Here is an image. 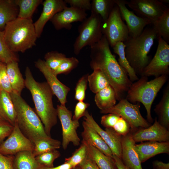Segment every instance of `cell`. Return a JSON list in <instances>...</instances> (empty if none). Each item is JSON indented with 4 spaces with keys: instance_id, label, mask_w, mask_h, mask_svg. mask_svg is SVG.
<instances>
[{
    "instance_id": "6da1fadb",
    "label": "cell",
    "mask_w": 169,
    "mask_h": 169,
    "mask_svg": "<svg viewBox=\"0 0 169 169\" xmlns=\"http://www.w3.org/2000/svg\"><path fill=\"white\" fill-rule=\"evenodd\" d=\"M105 37L103 35L97 43L91 46L90 66L93 70L98 69L104 74L114 89L116 100L124 99L132 82L125 70L119 64L113 54Z\"/></svg>"
},
{
    "instance_id": "7a4b0ae2",
    "label": "cell",
    "mask_w": 169,
    "mask_h": 169,
    "mask_svg": "<svg viewBox=\"0 0 169 169\" xmlns=\"http://www.w3.org/2000/svg\"><path fill=\"white\" fill-rule=\"evenodd\" d=\"M25 87L30 91L37 114L47 134L50 136L52 128L57 122V111L54 106L53 92L47 82H39L34 78L28 67L25 71Z\"/></svg>"
},
{
    "instance_id": "3957f363",
    "label": "cell",
    "mask_w": 169,
    "mask_h": 169,
    "mask_svg": "<svg viewBox=\"0 0 169 169\" xmlns=\"http://www.w3.org/2000/svg\"><path fill=\"white\" fill-rule=\"evenodd\" d=\"M157 37L155 28L150 25L147 26L138 36L135 38L130 37L124 42L126 58L137 75L141 76L151 60L148 54Z\"/></svg>"
},
{
    "instance_id": "277c9868",
    "label": "cell",
    "mask_w": 169,
    "mask_h": 169,
    "mask_svg": "<svg viewBox=\"0 0 169 169\" xmlns=\"http://www.w3.org/2000/svg\"><path fill=\"white\" fill-rule=\"evenodd\" d=\"M10 94L16 112L17 122L23 134L34 144L49 136L37 114L21 95L13 90Z\"/></svg>"
},
{
    "instance_id": "5b68a950",
    "label": "cell",
    "mask_w": 169,
    "mask_h": 169,
    "mask_svg": "<svg viewBox=\"0 0 169 169\" xmlns=\"http://www.w3.org/2000/svg\"><path fill=\"white\" fill-rule=\"evenodd\" d=\"M3 31L8 47L14 53L31 48L38 38L32 19L17 18L8 23Z\"/></svg>"
},
{
    "instance_id": "8992f818",
    "label": "cell",
    "mask_w": 169,
    "mask_h": 169,
    "mask_svg": "<svg viewBox=\"0 0 169 169\" xmlns=\"http://www.w3.org/2000/svg\"><path fill=\"white\" fill-rule=\"evenodd\" d=\"M168 75H163L149 81L148 77L142 76L132 83L128 90L126 98L131 103H141L147 112V121L153 122L151 109L152 105L158 93L167 80Z\"/></svg>"
},
{
    "instance_id": "52a82bcc",
    "label": "cell",
    "mask_w": 169,
    "mask_h": 169,
    "mask_svg": "<svg viewBox=\"0 0 169 169\" xmlns=\"http://www.w3.org/2000/svg\"><path fill=\"white\" fill-rule=\"evenodd\" d=\"M102 24L101 17L92 13L82 22L78 28L79 35L73 45L75 54H79L84 47L90 46L100 40L103 35Z\"/></svg>"
},
{
    "instance_id": "ba28073f",
    "label": "cell",
    "mask_w": 169,
    "mask_h": 169,
    "mask_svg": "<svg viewBox=\"0 0 169 169\" xmlns=\"http://www.w3.org/2000/svg\"><path fill=\"white\" fill-rule=\"evenodd\" d=\"M102 30L103 35L112 48L117 43H124L130 38L128 28L123 21L119 8L116 4L108 19L102 22Z\"/></svg>"
},
{
    "instance_id": "9c48e42d",
    "label": "cell",
    "mask_w": 169,
    "mask_h": 169,
    "mask_svg": "<svg viewBox=\"0 0 169 169\" xmlns=\"http://www.w3.org/2000/svg\"><path fill=\"white\" fill-rule=\"evenodd\" d=\"M140 103L133 104L125 98L123 99L119 103L108 109L100 110L102 114L113 113L125 119L129 124L132 130L139 128H146L150 123L142 116L140 111Z\"/></svg>"
},
{
    "instance_id": "30bf717a",
    "label": "cell",
    "mask_w": 169,
    "mask_h": 169,
    "mask_svg": "<svg viewBox=\"0 0 169 169\" xmlns=\"http://www.w3.org/2000/svg\"><path fill=\"white\" fill-rule=\"evenodd\" d=\"M155 54L145 68L141 76L155 77L169 74V45L160 36Z\"/></svg>"
},
{
    "instance_id": "8fae6325",
    "label": "cell",
    "mask_w": 169,
    "mask_h": 169,
    "mask_svg": "<svg viewBox=\"0 0 169 169\" xmlns=\"http://www.w3.org/2000/svg\"><path fill=\"white\" fill-rule=\"evenodd\" d=\"M56 109L58 117L62 126V148L66 150L70 142L74 146H78L80 144V139L77 130L80 125L79 121L73 119L71 111L68 110L65 105H58Z\"/></svg>"
},
{
    "instance_id": "7c38bea8",
    "label": "cell",
    "mask_w": 169,
    "mask_h": 169,
    "mask_svg": "<svg viewBox=\"0 0 169 169\" xmlns=\"http://www.w3.org/2000/svg\"><path fill=\"white\" fill-rule=\"evenodd\" d=\"M126 6L136 15L149 20L154 25L168 7L158 0L125 1Z\"/></svg>"
},
{
    "instance_id": "4fadbf2b",
    "label": "cell",
    "mask_w": 169,
    "mask_h": 169,
    "mask_svg": "<svg viewBox=\"0 0 169 169\" xmlns=\"http://www.w3.org/2000/svg\"><path fill=\"white\" fill-rule=\"evenodd\" d=\"M34 144L21 132L17 122L7 139L0 145V153L6 155H14L23 151H33Z\"/></svg>"
},
{
    "instance_id": "5bb4252c",
    "label": "cell",
    "mask_w": 169,
    "mask_h": 169,
    "mask_svg": "<svg viewBox=\"0 0 169 169\" xmlns=\"http://www.w3.org/2000/svg\"><path fill=\"white\" fill-rule=\"evenodd\" d=\"M35 65L44 76L54 95L57 97L61 105H65L67 102V97L70 90V88L58 79L54 71L48 66L44 60L38 59L35 62Z\"/></svg>"
},
{
    "instance_id": "9a60e30c",
    "label": "cell",
    "mask_w": 169,
    "mask_h": 169,
    "mask_svg": "<svg viewBox=\"0 0 169 169\" xmlns=\"http://www.w3.org/2000/svg\"><path fill=\"white\" fill-rule=\"evenodd\" d=\"M84 116V120L94 128L109 146L112 155L121 159L122 136L116 132L112 128H105V130L102 129L87 110Z\"/></svg>"
},
{
    "instance_id": "2e32d148",
    "label": "cell",
    "mask_w": 169,
    "mask_h": 169,
    "mask_svg": "<svg viewBox=\"0 0 169 169\" xmlns=\"http://www.w3.org/2000/svg\"><path fill=\"white\" fill-rule=\"evenodd\" d=\"M118 7L122 19L126 22L130 37L135 38L140 35L147 26L152 25L148 19L140 17L127 7L125 0H114Z\"/></svg>"
},
{
    "instance_id": "e0dca14e",
    "label": "cell",
    "mask_w": 169,
    "mask_h": 169,
    "mask_svg": "<svg viewBox=\"0 0 169 169\" xmlns=\"http://www.w3.org/2000/svg\"><path fill=\"white\" fill-rule=\"evenodd\" d=\"M132 137L135 143L144 141L169 142V130L161 125L155 117L153 125L146 128H140Z\"/></svg>"
},
{
    "instance_id": "ac0fdd59",
    "label": "cell",
    "mask_w": 169,
    "mask_h": 169,
    "mask_svg": "<svg viewBox=\"0 0 169 169\" xmlns=\"http://www.w3.org/2000/svg\"><path fill=\"white\" fill-rule=\"evenodd\" d=\"M87 15L84 10L67 7L56 14L50 21L57 30L63 28L69 30L72 27V23L83 22L87 18Z\"/></svg>"
},
{
    "instance_id": "d6986e66",
    "label": "cell",
    "mask_w": 169,
    "mask_h": 169,
    "mask_svg": "<svg viewBox=\"0 0 169 169\" xmlns=\"http://www.w3.org/2000/svg\"><path fill=\"white\" fill-rule=\"evenodd\" d=\"M43 9L38 18L33 23L38 38L40 36L46 23L58 13L67 7L63 0H45L42 3Z\"/></svg>"
},
{
    "instance_id": "ffe728a7",
    "label": "cell",
    "mask_w": 169,
    "mask_h": 169,
    "mask_svg": "<svg viewBox=\"0 0 169 169\" xmlns=\"http://www.w3.org/2000/svg\"><path fill=\"white\" fill-rule=\"evenodd\" d=\"M134 149L141 163L162 153L169 154V142L147 141L136 144Z\"/></svg>"
},
{
    "instance_id": "44dd1931",
    "label": "cell",
    "mask_w": 169,
    "mask_h": 169,
    "mask_svg": "<svg viewBox=\"0 0 169 169\" xmlns=\"http://www.w3.org/2000/svg\"><path fill=\"white\" fill-rule=\"evenodd\" d=\"M121 160L123 164L130 169H142L141 163L134 149L136 144L131 133L122 136Z\"/></svg>"
},
{
    "instance_id": "7402d4cb",
    "label": "cell",
    "mask_w": 169,
    "mask_h": 169,
    "mask_svg": "<svg viewBox=\"0 0 169 169\" xmlns=\"http://www.w3.org/2000/svg\"><path fill=\"white\" fill-rule=\"evenodd\" d=\"M83 130L81 133L82 141L97 149L106 156L112 157V152L103 139L87 121H83Z\"/></svg>"
},
{
    "instance_id": "603a6c76",
    "label": "cell",
    "mask_w": 169,
    "mask_h": 169,
    "mask_svg": "<svg viewBox=\"0 0 169 169\" xmlns=\"http://www.w3.org/2000/svg\"><path fill=\"white\" fill-rule=\"evenodd\" d=\"M0 118L14 126L17 114L10 94L0 89Z\"/></svg>"
},
{
    "instance_id": "cb8c5ba5",
    "label": "cell",
    "mask_w": 169,
    "mask_h": 169,
    "mask_svg": "<svg viewBox=\"0 0 169 169\" xmlns=\"http://www.w3.org/2000/svg\"><path fill=\"white\" fill-rule=\"evenodd\" d=\"M18 8L15 0H0V30L6 24L18 18Z\"/></svg>"
},
{
    "instance_id": "d4e9b609",
    "label": "cell",
    "mask_w": 169,
    "mask_h": 169,
    "mask_svg": "<svg viewBox=\"0 0 169 169\" xmlns=\"http://www.w3.org/2000/svg\"><path fill=\"white\" fill-rule=\"evenodd\" d=\"M154 111L158 116L157 120L162 126L169 130V84L164 90L163 95Z\"/></svg>"
},
{
    "instance_id": "484cf974",
    "label": "cell",
    "mask_w": 169,
    "mask_h": 169,
    "mask_svg": "<svg viewBox=\"0 0 169 169\" xmlns=\"http://www.w3.org/2000/svg\"><path fill=\"white\" fill-rule=\"evenodd\" d=\"M6 71L12 90L19 95L25 88L24 79L18 67V62L12 61L6 64Z\"/></svg>"
},
{
    "instance_id": "4316f807",
    "label": "cell",
    "mask_w": 169,
    "mask_h": 169,
    "mask_svg": "<svg viewBox=\"0 0 169 169\" xmlns=\"http://www.w3.org/2000/svg\"><path fill=\"white\" fill-rule=\"evenodd\" d=\"M14 169H40L43 166L36 160L31 151H23L14 155Z\"/></svg>"
},
{
    "instance_id": "83f0119b",
    "label": "cell",
    "mask_w": 169,
    "mask_h": 169,
    "mask_svg": "<svg viewBox=\"0 0 169 169\" xmlns=\"http://www.w3.org/2000/svg\"><path fill=\"white\" fill-rule=\"evenodd\" d=\"M94 99L96 105L100 110L114 106L117 100L115 90L110 85L95 94Z\"/></svg>"
},
{
    "instance_id": "f1b7e54d",
    "label": "cell",
    "mask_w": 169,
    "mask_h": 169,
    "mask_svg": "<svg viewBox=\"0 0 169 169\" xmlns=\"http://www.w3.org/2000/svg\"><path fill=\"white\" fill-rule=\"evenodd\" d=\"M84 142L87 146L89 155L99 169H118L112 157L105 155L96 148Z\"/></svg>"
},
{
    "instance_id": "f546056e",
    "label": "cell",
    "mask_w": 169,
    "mask_h": 169,
    "mask_svg": "<svg viewBox=\"0 0 169 169\" xmlns=\"http://www.w3.org/2000/svg\"><path fill=\"white\" fill-rule=\"evenodd\" d=\"M125 45L123 42L117 43L113 47L114 52L119 57L118 62L119 64L126 71L131 81L135 82L139 79L133 69L130 66L127 59L125 53Z\"/></svg>"
},
{
    "instance_id": "4dcf8cb0",
    "label": "cell",
    "mask_w": 169,
    "mask_h": 169,
    "mask_svg": "<svg viewBox=\"0 0 169 169\" xmlns=\"http://www.w3.org/2000/svg\"><path fill=\"white\" fill-rule=\"evenodd\" d=\"M114 0H93L91 3V13L99 15L102 22L108 19L115 5Z\"/></svg>"
},
{
    "instance_id": "1f68e13d",
    "label": "cell",
    "mask_w": 169,
    "mask_h": 169,
    "mask_svg": "<svg viewBox=\"0 0 169 169\" xmlns=\"http://www.w3.org/2000/svg\"><path fill=\"white\" fill-rule=\"evenodd\" d=\"M18 8V18L32 19L37 7L43 2L42 0H15Z\"/></svg>"
},
{
    "instance_id": "d6a6232c",
    "label": "cell",
    "mask_w": 169,
    "mask_h": 169,
    "mask_svg": "<svg viewBox=\"0 0 169 169\" xmlns=\"http://www.w3.org/2000/svg\"><path fill=\"white\" fill-rule=\"evenodd\" d=\"M88 81L90 90L95 94L110 85L103 73L98 69L89 75Z\"/></svg>"
},
{
    "instance_id": "836d02e7",
    "label": "cell",
    "mask_w": 169,
    "mask_h": 169,
    "mask_svg": "<svg viewBox=\"0 0 169 169\" xmlns=\"http://www.w3.org/2000/svg\"><path fill=\"white\" fill-rule=\"evenodd\" d=\"M61 142L49 136L37 141L34 144V147L33 153L35 157L43 153L54 150L59 148Z\"/></svg>"
},
{
    "instance_id": "e575fe53",
    "label": "cell",
    "mask_w": 169,
    "mask_h": 169,
    "mask_svg": "<svg viewBox=\"0 0 169 169\" xmlns=\"http://www.w3.org/2000/svg\"><path fill=\"white\" fill-rule=\"evenodd\" d=\"M157 33V37H161L168 43L169 41V8L153 25Z\"/></svg>"
},
{
    "instance_id": "d590c367",
    "label": "cell",
    "mask_w": 169,
    "mask_h": 169,
    "mask_svg": "<svg viewBox=\"0 0 169 169\" xmlns=\"http://www.w3.org/2000/svg\"><path fill=\"white\" fill-rule=\"evenodd\" d=\"M0 59L6 64L12 61L18 62L19 59L15 53L12 52L8 47L5 39L3 31L0 30Z\"/></svg>"
},
{
    "instance_id": "8d00e7d4",
    "label": "cell",
    "mask_w": 169,
    "mask_h": 169,
    "mask_svg": "<svg viewBox=\"0 0 169 169\" xmlns=\"http://www.w3.org/2000/svg\"><path fill=\"white\" fill-rule=\"evenodd\" d=\"M88 154L87 149L85 143L82 141L79 148L76 149L72 155L65 159L64 162L71 165L73 168L80 164Z\"/></svg>"
},
{
    "instance_id": "74e56055",
    "label": "cell",
    "mask_w": 169,
    "mask_h": 169,
    "mask_svg": "<svg viewBox=\"0 0 169 169\" xmlns=\"http://www.w3.org/2000/svg\"><path fill=\"white\" fill-rule=\"evenodd\" d=\"M66 57L64 54L56 51H51L45 54L44 61L48 66L54 71Z\"/></svg>"
},
{
    "instance_id": "f35d334b",
    "label": "cell",
    "mask_w": 169,
    "mask_h": 169,
    "mask_svg": "<svg viewBox=\"0 0 169 169\" xmlns=\"http://www.w3.org/2000/svg\"><path fill=\"white\" fill-rule=\"evenodd\" d=\"M60 156V152L54 150L40 154L35 157L37 161L42 166L48 167H54V160Z\"/></svg>"
},
{
    "instance_id": "ab89813d",
    "label": "cell",
    "mask_w": 169,
    "mask_h": 169,
    "mask_svg": "<svg viewBox=\"0 0 169 169\" xmlns=\"http://www.w3.org/2000/svg\"><path fill=\"white\" fill-rule=\"evenodd\" d=\"M79 63L78 60L75 57H66L54 72L57 75L61 74H67L77 67Z\"/></svg>"
},
{
    "instance_id": "60d3db41",
    "label": "cell",
    "mask_w": 169,
    "mask_h": 169,
    "mask_svg": "<svg viewBox=\"0 0 169 169\" xmlns=\"http://www.w3.org/2000/svg\"><path fill=\"white\" fill-rule=\"evenodd\" d=\"M89 74L83 75L78 81L75 88L74 99L79 101H83L85 99V91L88 83Z\"/></svg>"
},
{
    "instance_id": "b9f144b4",
    "label": "cell",
    "mask_w": 169,
    "mask_h": 169,
    "mask_svg": "<svg viewBox=\"0 0 169 169\" xmlns=\"http://www.w3.org/2000/svg\"><path fill=\"white\" fill-rule=\"evenodd\" d=\"M0 89L10 93L13 90L7 73L6 64L2 61L0 62Z\"/></svg>"
},
{
    "instance_id": "7bdbcfd3",
    "label": "cell",
    "mask_w": 169,
    "mask_h": 169,
    "mask_svg": "<svg viewBox=\"0 0 169 169\" xmlns=\"http://www.w3.org/2000/svg\"><path fill=\"white\" fill-rule=\"evenodd\" d=\"M112 128L116 132L121 136H125L130 131L129 124L120 116Z\"/></svg>"
},
{
    "instance_id": "ee69618b",
    "label": "cell",
    "mask_w": 169,
    "mask_h": 169,
    "mask_svg": "<svg viewBox=\"0 0 169 169\" xmlns=\"http://www.w3.org/2000/svg\"><path fill=\"white\" fill-rule=\"evenodd\" d=\"M14 126L0 118V145L6 137L9 136Z\"/></svg>"
},
{
    "instance_id": "f6af8a7d",
    "label": "cell",
    "mask_w": 169,
    "mask_h": 169,
    "mask_svg": "<svg viewBox=\"0 0 169 169\" xmlns=\"http://www.w3.org/2000/svg\"><path fill=\"white\" fill-rule=\"evenodd\" d=\"M105 114L101 117V124L105 128H113L120 116L113 113Z\"/></svg>"
},
{
    "instance_id": "bcb514c9",
    "label": "cell",
    "mask_w": 169,
    "mask_h": 169,
    "mask_svg": "<svg viewBox=\"0 0 169 169\" xmlns=\"http://www.w3.org/2000/svg\"><path fill=\"white\" fill-rule=\"evenodd\" d=\"M64 1L71 7L85 11L91 10V3L90 0H64Z\"/></svg>"
},
{
    "instance_id": "7dc6e473",
    "label": "cell",
    "mask_w": 169,
    "mask_h": 169,
    "mask_svg": "<svg viewBox=\"0 0 169 169\" xmlns=\"http://www.w3.org/2000/svg\"><path fill=\"white\" fill-rule=\"evenodd\" d=\"M90 105L89 104L83 101H78L75 106L73 119L79 120L82 117L84 116L86 109Z\"/></svg>"
},
{
    "instance_id": "c3c4849f",
    "label": "cell",
    "mask_w": 169,
    "mask_h": 169,
    "mask_svg": "<svg viewBox=\"0 0 169 169\" xmlns=\"http://www.w3.org/2000/svg\"><path fill=\"white\" fill-rule=\"evenodd\" d=\"M14 155H3L0 153V169H14Z\"/></svg>"
},
{
    "instance_id": "681fc988",
    "label": "cell",
    "mask_w": 169,
    "mask_h": 169,
    "mask_svg": "<svg viewBox=\"0 0 169 169\" xmlns=\"http://www.w3.org/2000/svg\"><path fill=\"white\" fill-rule=\"evenodd\" d=\"M81 169H99L88 153L84 161L78 165Z\"/></svg>"
},
{
    "instance_id": "f907efd6",
    "label": "cell",
    "mask_w": 169,
    "mask_h": 169,
    "mask_svg": "<svg viewBox=\"0 0 169 169\" xmlns=\"http://www.w3.org/2000/svg\"><path fill=\"white\" fill-rule=\"evenodd\" d=\"M153 169H169V163L155 160L152 162Z\"/></svg>"
},
{
    "instance_id": "816d5d0a",
    "label": "cell",
    "mask_w": 169,
    "mask_h": 169,
    "mask_svg": "<svg viewBox=\"0 0 169 169\" xmlns=\"http://www.w3.org/2000/svg\"><path fill=\"white\" fill-rule=\"evenodd\" d=\"M73 166L70 164L64 162V163L56 167H48L42 166L40 169H72Z\"/></svg>"
},
{
    "instance_id": "f5cc1de1",
    "label": "cell",
    "mask_w": 169,
    "mask_h": 169,
    "mask_svg": "<svg viewBox=\"0 0 169 169\" xmlns=\"http://www.w3.org/2000/svg\"><path fill=\"white\" fill-rule=\"evenodd\" d=\"M115 164L118 169H130L123 163L121 159L115 155H112Z\"/></svg>"
},
{
    "instance_id": "db71d44e",
    "label": "cell",
    "mask_w": 169,
    "mask_h": 169,
    "mask_svg": "<svg viewBox=\"0 0 169 169\" xmlns=\"http://www.w3.org/2000/svg\"><path fill=\"white\" fill-rule=\"evenodd\" d=\"M162 3L164 4L165 3H168L169 2V0H159Z\"/></svg>"
},
{
    "instance_id": "11a10c76",
    "label": "cell",
    "mask_w": 169,
    "mask_h": 169,
    "mask_svg": "<svg viewBox=\"0 0 169 169\" xmlns=\"http://www.w3.org/2000/svg\"><path fill=\"white\" fill-rule=\"evenodd\" d=\"M72 169H81L79 166H77L74 167Z\"/></svg>"
},
{
    "instance_id": "9f6ffc18",
    "label": "cell",
    "mask_w": 169,
    "mask_h": 169,
    "mask_svg": "<svg viewBox=\"0 0 169 169\" xmlns=\"http://www.w3.org/2000/svg\"><path fill=\"white\" fill-rule=\"evenodd\" d=\"M1 84V79H0V85Z\"/></svg>"
},
{
    "instance_id": "6f0895ef",
    "label": "cell",
    "mask_w": 169,
    "mask_h": 169,
    "mask_svg": "<svg viewBox=\"0 0 169 169\" xmlns=\"http://www.w3.org/2000/svg\"><path fill=\"white\" fill-rule=\"evenodd\" d=\"M1 60L0 59V62H1Z\"/></svg>"
}]
</instances>
